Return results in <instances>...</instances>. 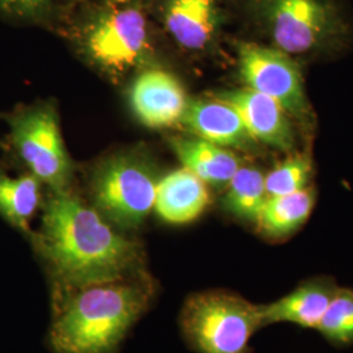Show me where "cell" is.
Listing matches in <instances>:
<instances>
[{"label": "cell", "instance_id": "cell-1", "mask_svg": "<svg viewBox=\"0 0 353 353\" xmlns=\"http://www.w3.org/2000/svg\"><path fill=\"white\" fill-rule=\"evenodd\" d=\"M34 243L58 284L71 293L144 278L139 246L67 191L55 192L45 205Z\"/></svg>", "mask_w": 353, "mask_h": 353}, {"label": "cell", "instance_id": "cell-2", "mask_svg": "<svg viewBox=\"0 0 353 353\" xmlns=\"http://www.w3.org/2000/svg\"><path fill=\"white\" fill-rule=\"evenodd\" d=\"M152 293L147 278L72 292L51 326L52 348L57 353H113L148 309Z\"/></svg>", "mask_w": 353, "mask_h": 353}, {"label": "cell", "instance_id": "cell-3", "mask_svg": "<svg viewBox=\"0 0 353 353\" xmlns=\"http://www.w3.org/2000/svg\"><path fill=\"white\" fill-rule=\"evenodd\" d=\"M179 323L185 341L198 353H252L254 334L265 327L262 305L227 290L192 293Z\"/></svg>", "mask_w": 353, "mask_h": 353}, {"label": "cell", "instance_id": "cell-4", "mask_svg": "<svg viewBox=\"0 0 353 353\" xmlns=\"http://www.w3.org/2000/svg\"><path fill=\"white\" fill-rule=\"evenodd\" d=\"M255 6L275 48L290 55L325 49L345 30L328 0H255Z\"/></svg>", "mask_w": 353, "mask_h": 353}, {"label": "cell", "instance_id": "cell-5", "mask_svg": "<svg viewBox=\"0 0 353 353\" xmlns=\"http://www.w3.org/2000/svg\"><path fill=\"white\" fill-rule=\"evenodd\" d=\"M13 148L30 174L55 192L65 191L71 163L64 148L57 113L49 106L26 108L10 118Z\"/></svg>", "mask_w": 353, "mask_h": 353}, {"label": "cell", "instance_id": "cell-6", "mask_svg": "<svg viewBox=\"0 0 353 353\" xmlns=\"http://www.w3.org/2000/svg\"><path fill=\"white\" fill-rule=\"evenodd\" d=\"M157 178L148 165L119 157L103 165L93 185L97 208L122 229L140 227L153 208Z\"/></svg>", "mask_w": 353, "mask_h": 353}, {"label": "cell", "instance_id": "cell-7", "mask_svg": "<svg viewBox=\"0 0 353 353\" xmlns=\"http://www.w3.org/2000/svg\"><path fill=\"white\" fill-rule=\"evenodd\" d=\"M84 43L96 63L123 72L138 63L148 48L145 16L130 4H110L89 21Z\"/></svg>", "mask_w": 353, "mask_h": 353}, {"label": "cell", "instance_id": "cell-8", "mask_svg": "<svg viewBox=\"0 0 353 353\" xmlns=\"http://www.w3.org/2000/svg\"><path fill=\"white\" fill-rule=\"evenodd\" d=\"M239 62L248 88L271 97L293 118L309 119L310 106L303 76L288 52L254 42H241Z\"/></svg>", "mask_w": 353, "mask_h": 353}, {"label": "cell", "instance_id": "cell-9", "mask_svg": "<svg viewBox=\"0 0 353 353\" xmlns=\"http://www.w3.org/2000/svg\"><path fill=\"white\" fill-rule=\"evenodd\" d=\"M189 102L181 81L164 70L144 71L131 88L132 110L143 125L151 128L181 122Z\"/></svg>", "mask_w": 353, "mask_h": 353}, {"label": "cell", "instance_id": "cell-10", "mask_svg": "<svg viewBox=\"0 0 353 353\" xmlns=\"http://www.w3.org/2000/svg\"><path fill=\"white\" fill-rule=\"evenodd\" d=\"M219 100L237 110L255 141H262L280 151L294 148L296 138L290 114L271 97L246 88L224 92Z\"/></svg>", "mask_w": 353, "mask_h": 353}, {"label": "cell", "instance_id": "cell-11", "mask_svg": "<svg viewBox=\"0 0 353 353\" xmlns=\"http://www.w3.org/2000/svg\"><path fill=\"white\" fill-rule=\"evenodd\" d=\"M339 288L338 281L327 275L305 279L288 294L274 303L262 305L265 327L276 323H290L316 330Z\"/></svg>", "mask_w": 353, "mask_h": 353}, {"label": "cell", "instance_id": "cell-12", "mask_svg": "<svg viewBox=\"0 0 353 353\" xmlns=\"http://www.w3.org/2000/svg\"><path fill=\"white\" fill-rule=\"evenodd\" d=\"M207 185L186 168L170 172L157 181L153 208L169 224H189L210 205Z\"/></svg>", "mask_w": 353, "mask_h": 353}, {"label": "cell", "instance_id": "cell-13", "mask_svg": "<svg viewBox=\"0 0 353 353\" xmlns=\"http://www.w3.org/2000/svg\"><path fill=\"white\" fill-rule=\"evenodd\" d=\"M181 122L198 138L224 148H249L255 143L240 114L221 100L190 101Z\"/></svg>", "mask_w": 353, "mask_h": 353}, {"label": "cell", "instance_id": "cell-14", "mask_svg": "<svg viewBox=\"0 0 353 353\" xmlns=\"http://www.w3.org/2000/svg\"><path fill=\"white\" fill-rule=\"evenodd\" d=\"M164 17L168 32L182 48L201 50L214 37L220 13L217 0H168Z\"/></svg>", "mask_w": 353, "mask_h": 353}, {"label": "cell", "instance_id": "cell-15", "mask_svg": "<svg viewBox=\"0 0 353 353\" xmlns=\"http://www.w3.org/2000/svg\"><path fill=\"white\" fill-rule=\"evenodd\" d=\"M172 147L179 161L205 185L216 188L227 186L240 168L239 159L211 141L201 138H174Z\"/></svg>", "mask_w": 353, "mask_h": 353}, {"label": "cell", "instance_id": "cell-16", "mask_svg": "<svg viewBox=\"0 0 353 353\" xmlns=\"http://www.w3.org/2000/svg\"><path fill=\"white\" fill-rule=\"evenodd\" d=\"M314 204L316 192L312 188L287 195L268 196L255 225L268 240H287L307 221Z\"/></svg>", "mask_w": 353, "mask_h": 353}, {"label": "cell", "instance_id": "cell-17", "mask_svg": "<svg viewBox=\"0 0 353 353\" xmlns=\"http://www.w3.org/2000/svg\"><path fill=\"white\" fill-rule=\"evenodd\" d=\"M41 201V181L33 174L11 176L0 170V216L13 228L29 232Z\"/></svg>", "mask_w": 353, "mask_h": 353}, {"label": "cell", "instance_id": "cell-18", "mask_svg": "<svg viewBox=\"0 0 353 353\" xmlns=\"http://www.w3.org/2000/svg\"><path fill=\"white\" fill-rule=\"evenodd\" d=\"M265 174L249 166H240L227 185L223 208L233 217L256 224L267 201Z\"/></svg>", "mask_w": 353, "mask_h": 353}, {"label": "cell", "instance_id": "cell-19", "mask_svg": "<svg viewBox=\"0 0 353 353\" xmlns=\"http://www.w3.org/2000/svg\"><path fill=\"white\" fill-rule=\"evenodd\" d=\"M316 331L335 347L352 345L353 288H339Z\"/></svg>", "mask_w": 353, "mask_h": 353}, {"label": "cell", "instance_id": "cell-20", "mask_svg": "<svg viewBox=\"0 0 353 353\" xmlns=\"http://www.w3.org/2000/svg\"><path fill=\"white\" fill-rule=\"evenodd\" d=\"M310 176V159L305 154H292L265 174L267 196L287 195L307 189Z\"/></svg>", "mask_w": 353, "mask_h": 353}, {"label": "cell", "instance_id": "cell-21", "mask_svg": "<svg viewBox=\"0 0 353 353\" xmlns=\"http://www.w3.org/2000/svg\"><path fill=\"white\" fill-rule=\"evenodd\" d=\"M51 0H0V11L6 16L23 20H41L50 8Z\"/></svg>", "mask_w": 353, "mask_h": 353}]
</instances>
